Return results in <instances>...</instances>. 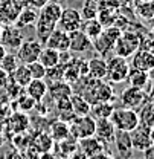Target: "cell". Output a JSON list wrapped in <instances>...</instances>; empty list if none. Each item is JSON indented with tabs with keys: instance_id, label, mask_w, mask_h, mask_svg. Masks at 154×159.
<instances>
[{
	"instance_id": "cell-1",
	"label": "cell",
	"mask_w": 154,
	"mask_h": 159,
	"mask_svg": "<svg viewBox=\"0 0 154 159\" xmlns=\"http://www.w3.org/2000/svg\"><path fill=\"white\" fill-rule=\"evenodd\" d=\"M63 6L58 2H47L43 8H40L38 19H37V37L38 41L44 46L49 34L58 26V20L61 17Z\"/></svg>"
},
{
	"instance_id": "cell-2",
	"label": "cell",
	"mask_w": 154,
	"mask_h": 159,
	"mask_svg": "<svg viewBox=\"0 0 154 159\" xmlns=\"http://www.w3.org/2000/svg\"><path fill=\"white\" fill-rule=\"evenodd\" d=\"M82 89L81 93L84 98L90 102V106L98 102H105V101H115V90L113 87L105 83L104 80H93L89 77H82Z\"/></svg>"
},
{
	"instance_id": "cell-3",
	"label": "cell",
	"mask_w": 154,
	"mask_h": 159,
	"mask_svg": "<svg viewBox=\"0 0 154 159\" xmlns=\"http://www.w3.org/2000/svg\"><path fill=\"white\" fill-rule=\"evenodd\" d=\"M139 48H140V35L134 31H131V29H125V31L121 32L119 39L116 40L113 51H115L116 55L128 58Z\"/></svg>"
},
{
	"instance_id": "cell-4",
	"label": "cell",
	"mask_w": 154,
	"mask_h": 159,
	"mask_svg": "<svg viewBox=\"0 0 154 159\" xmlns=\"http://www.w3.org/2000/svg\"><path fill=\"white\" fill-rule=\"evenodd\" d=\"M110 119L116 130L122 132H131L140 124L139 113L136 112V109H128V107H119V109L115 107Z\"/></svg>"
},
{
	"instance_id": "cell-5",
	"label": "cell",
	"mask_w": 154,
	"mask_h": 159,
	"mask_svg": "<svg viewBox=\"0 0 154 159\" xmlns=\"http://www.w3.org/2000/svg\"><path fill=\"white\" fill-rule=\"evenodd\" d=\"M130 67L131 66L127 61V58L119 57V55L110 57L107 60V77L105 78H108L110 83H115V84L124 83V81H127Z\"/></svg>"
},
{
	"instance_id": "cell-6",
	"label": "cell",
	"mask_w": 154,
	"mask_h": 159,
	"mask_svg": "<svg viewBox=\"0 0 154 159\" xmlns=\"http://www.w3.org/2000/svg\"><path fill=\"white\" fill-rule=\"evenodd\" d=\"M95 127H96V119L92 115L75 116V119L69 124L70 136L77 141L89 138V136H95Z\"/></svg>"
},
{
	"instance_id": "cell-7",
	"label": "cell",
	"mask_w": 154,
	"mask_h": 159,
	"mask_svg": "<svg viewBox=\"0 0 154 159\" xmlns=\"http://www.w3.org/2000/svg\"><path fill=\"white\" fill-rule=\"evenodd\" d=\"M41 49H43V44L37 39L23 40V43L17 49V57H19L20 63L28 64V63H32V61L38 60Z\"/></svg>"
},
{
	"instance_id": "cell-8",
	"label": "cell",
	"mask_w": 154,
	"mask_h": 159,
	"mask_svg": "<svg viewBox=\"0 0 154 159\" xmlns=\"http://www.w3.org/2000/svg\"><path fill=\"white\" fill-rule=\"evenodd\" d=\"M81 25H82V17H81L78 9L63 8V12H61V17L58 20L57 28L66 31V32H73L77 29H81Z\"/></svg>"
},
{
	"instance_id": "cell-9",
	"label": "cell",
	"mask_w": 154,
	"mask_h": 159,
	"mask_svg": "<svg viewBox=\"0 0 154 159\" xmlns=\"http://www.w3.org/2000/svg\"><path fill=\"white\" fill-rule=\"evenodd\" d=\"M147 99V93L143 89H139V87H133V86H128L122 90L121 93V102H122V107H128V109H137L140 107Z\"/></svg>"
},
{
	"instance_id": "cell-10",
	"label": "cell",
	"mask_w": 154,
	"mask_h": 159,
	"mask_svg": "<svg viewBox=\"0 0 154 159\" xmlns=\"http://www.w3.org/2000/svg\"><path fill=\"white\" fill-rule=\"evenodd\" d=\"M92 40L89 39L81 29L69 32V52L72 54H86L92 51Z\"/></svg>"
},
{
	"instance_id": "cell-11",
	"label": "cell",
	"mask_w": 154,
	"mask_h": 159,
	"mask_svg": "<svg viewBox=\"0 0 154 159\" xmlns=\"http://www.w3.org/2000/svg\"><path fill=\"white\" fill-rule=\"evenodd\" d=\"M130 66L133 69H139L143 72H153L154 70V54L147 51V49H137L131 55V63Z\"/></svg>"
},
{
	"instance_id": "cell-12",
	"label": "cell",
	"mask_w": 154,
	"mask_h": 159,
	"mask_svg": "<svg viewBox=\"0 0 154 159\" xmlns=\"http://www.w3.org/2000/svg\"><path fill=\"white\" fill-rule=\"evenodd\" d=\"M130 138L133 144V150H139V152H143L147 147L153 144V139L150 135V127L143 124H139L134 130L130 132Z\"/></svg>"
},
{
	"instance_id": "cell-13",
	"label": "cell",
	"mask_w": 154,
	"mask_h": 159,
	"mask_svg": "<svg viewBox=\"0 0 154 159\" xmlns=\"http://www.w3.org/2000/svg\"><path fill=\"white\" fill-rule=\"evenodd\" d=\"M0 43L6 49H19V46L23 43V35L15 25H6L2 29Z\"/></svg>"
},
{
	"instance_id": "cell-14",
	"label": "cell",
	"mask_w": 154,
	"mask_h": 159,
	"mask_svg": "<svg viewBox=\"0 0 154 159\" xmlns=\"http://www.w3.org/2000/svg\"><path fill=\"white\" fill-rule=\"evenodd\" d=\"M116 135V129L110 118L96 119V127H95V136L104 144H112Z\"/></svg>"
},
{
	"instance_id": "cell-15",
	"label": "cell",
	"mask_w": 154,
	"mask_h": 159,
	"mask_svg": "<svg viewBox=\"0 0 154 159\" xmlns=\"http://www.w3.org/2000/svg\"><path fill=\"white\" fill-rule=\"evenodd\" d=\"M44 46L52 48V49H55L58 52H66V51H69V32H66V31H63V29H59V28H55V29L49 34V37L46 40Z\"/></svg>"
},
{
	"instance_id": "cell-16",
	"label": "cell",
	"mask_w": 154,
	"mask_h": 159,
	"mask_svg": "<svg viewBox=\"0 0 154 159\" xmlns=\"http://www.w3.org/2000/svg\"><path fill=\"white\" fill-rule=\"evenodd\" d=\"M116 145V150L119 153L121 159H130L131 158V152H133V144L130 138V132H122V130H116L115 139H113Z\"/></svg>"
},
{
	"instance_id": "cell-17",
	"label": "cell",
	"mask_w": 154,
	"mask_h": 159,
	"mask_svg": "<svg viewBox=\"0 0 154 159\" xmlns=\"http://www.w3.org/2000/svg\"><path fill=\"white\" fill-rule=\"evenodd\" d=\"M87 77L93 80H105V77H107V60L101 55L87 60Z\"/></svg>"
},
{
	"instance_id": "cell-18",
	"label": "cell",
	"mask_w": 154,
	"mask_h": 159,
	"mask_svg": "<svg viewBox=\"0 0 154 159\" xmlns=\"http://www.w3.org/2000/svg\"><path fill=\"white\" fill-rule=\"evenodd\" d=\"M79 147H81V153L87 159H92L93 156L99 155L101 152H104V142H101L96 136H89V138L79 139L78 141Z\"/></svg>"
},
{
	"instance_id": "cell-19",
	"label": "cell",
	"mask_w": 154,
	"mask_h": 159,
	"mask_svg": "<svg viewBox=\"0 0 154 159\" xmlns=\"http://www.w3.org/2000/svg\"><path fill=\"white\" fill-rule=\"evenodd\" d=\"M47 93L54 101H57V99L70 97L73 93V87H72L70 83L61 80V81H55V83H49L47 84Z\"/></svg>"
},
{
	"instance_id": "cell-20",
	"label": "cell",
	"mask_w": 154,
	"mask_h": 159,
	"mask_svg": "<svg viewBox=\"0 0 154 159\" xmlns=\"http://www.w3.org/2000/svg\"><path fill=\"white\" fill-rule=\"evenodd\" d=\"M24 93L40 102L47 95V83L44 80H31L29 84L24 87Z\"/></svg>"
},
{
	"instance_id": "cell-21",
	"label": "cell",
	"mask_w": 154,
	"mask_h": 159,
	"mask_svg": "<svg viewBox=\"0 0 154 159\" xmlns=\"http://www.w3.org/2000/svg\"><path fill=\"white\" fill-rule=\"evenodd\" d=\"M37 19H38V9L24 5V6L20 9L19 16H17V19H15V26H17V28H24V26L35 25V23H37Z\"/></svg>"
},
{
	"instance_id": "cell-22",
	"label": "cell",
	"mask_w": 154,
	"mask_h": 159,
	"mask_svg": "<svg viewBox=\"0 0 154 159\" xmlns=\"http://www.w3.org/2000/svg\"><path fill=\"white\" fill-rule=\"evenodd\" d=\"M8 125L15 135H19V133H24L29 129L31 122H29V118L24 112H17L8 118Z\"/></svg>"
},
{
	"instance_id": "cell-23",
	"label": "cell",
	"mask_w": 154,
	"mask_h": 159,
	"mask_svg": "<svg viewBox=\"0 0 154 159\" xmlns=\"http://www.w3.org/2000/svg\"><path fill=\"white\" fill-rule=\"evenodd\" d=\"M70 102H72V110L77 116H84V115H90L92 106L87 99L84 98L81 93H72L70 95Z\"/></svg>"
},
{
	"instance_id": "cell-24",
	"label": "cell",
	"mask_w": 154,
	"mask_h": 159,
	"mask_svg": "<svg viewBox=\"0 0 154 159\" xmlns=\"http://www.w3.org/2000/svg\"><path fill=\"white\" fill-rule=\"evenodd\" d=\"M92 46H93V49L96 51L101 57H104V58H105V57H107V55H108V54L113 51L115 43L108 39L104 32H101L96 39L92 40Z\"/></svg>"
},
{
	"instance_id": "cell-25",
	"label": "cell",
	"mask_w": 154,
	"mask_h": 159,
	"mask_svg": "<svg viewBox=\"0 0 154 159\" xmlns=\"http://www.w3.org/2000/svg\"><path fill=\"white\" fill-rule=\"evenodd\" d=\"M127 81H128V84L133 86V87L145 89V87L148 86V83H150V74H148V72H143V70H139V69L130 67Z\"/></svg>"
},
{
	"instance_id": "cell-26",
	"label": "cell",
	"mask_w": 154,
	"mask_h": 159,
	"mask_svg": "<svg viewBox=\"0 0 154 159\" xmlns=\"http://www.w3.org/2000/svg\"><path fill=\"white\" fill-rule=\"evenodd\" d=\"M32 145L38 150L41 155H46L51 152V148L54 147V139L51 138L49 133L46 132H40L32 138Z\"/></svg>"
},
{
	"instance_id": "cell-27",
	"label": "cell",
	"mask_w": 154,
	"mask_h": 159,
	"mask_svg": "<svg viewBox=\"0 0 154 159\" xmlns=\"http://www.w3.org/2000/svg\"><path fill=\"white\" fill-rule=\"evenodd\" d=\"M51 138L54 139V142H59V141H64L70 136V130H69V124L58 119L55 121L52 125H51Z\"/></svg>"
},
{
	"instance_id": "cell-28",
	"label": "cell",
	"mask_w": 154,
	"mask_h": 159,
	"mask_svg": "<svg viewBox=\"0 0 154 159\" xmlns=\"http://www.w3.org/2000/svg\"><path fill=\"white\" fill-rule=\"evenodd\" d=\"M59 54H61V52H58V51L52 49V48L43 46V49H41V52H40L38 61L46 69H47V67H52V66H55V64L59 63Z\"/></svg>"
},
{
	"instance_id": "cell-29",
	"label": "cell",
	"mask_w": 154,
	"mask_h": 159,
	"mask_svg": "<svg viewBox=\"0 0 154 159\" xmlns=\"http://www.w3.org/2000/svg\"><path fill=\"white\" fill-rule=\"evenodd\" d=\"M102 29H104V26H102V23L96 19H89V20H82V25H81V31L89 37L90 40L96 39L98 35L102 32Z\"/></svg>"
},
{
	"instance_id": "cell-30",
	"label": "cell",
	"mask_w": 154,
	"mask_h": 159,
	"mask_svg": "<svg viewBox=\"0 0 154 159\" xmlns=\"http://www.w3.org/2000/svg\"><path fill=\"white\" fill-rule=\"evenodd\" d=\"M115 110V104L113 101H105V102H98L92 106V116L95 119H102V118H110L112 113Z\"/></svg>"
},
{
	"instance_id": "cell-31",
	"label": "cell",
	"mask_w": 154,
	"mask_h": 159,
	"mask_svg": "<svg viewBox=\"0 0 154 159\" xmlns=\"http://www.w3.org/2000/svg\"><path fill=\"white\" fill-rule=\"evenodd\" d=\"M134 14L142 20H150L154 17V5L151 0H139L134 5Z\"/></svg>"
},
{
	"instance_id": "cell-32",
	"label": "cell",
	"mask_w": 154,
	"mask_h": 159,
	"mask_svg": "<svg viewBox=\"0 0 154 159\" xmlns=\"http://www.w3.org/2000/svg\"><path fill=\"white\" fill-rule=\"evenodd\" d=\"M9 78L12 80L15 84H19V86H21L23 89L29 84V81L32 80V77H31V74H29V69H28V66L26 64H19L17 67H15V70L9 75Z\"/></svg>"
},
{
	"instance_id": "cell-33",
	"label": "cell",
	"mask_w": 154,
	"mask_h": 159,
	"mask_svg": "<svg viewBox=\"0 0 154 159\" xmlns=\"http://www.w3.org/2000/svg\"><path fill=\"white\" fill-rule=\"evenodd\" d=\"M142 110H140V113H139V121H140V124H143V125H147V127H153L154 125V102H143L142 106Z\"/></svg>"
},
{
	"instance_id": "cell-34",
	"label": "cell",
	"mask_w": 154,
	"mask_h": 159,
	"mask_svg": "<svg viewBox=\"0 0 154 159\" xmlns=\"http://www.w3.org/2000/svg\"><path fill=\"white\" fill-rule=\"evenodd\" d=\"M61 80H64V66H63V63H58L55 66L46 69L44 81L47 84L49 83H55V81H61Z\"/></svg>"
},
{
	"instance_id": "cell-35",
	"label": "cell",
	"mask_w": 154,
	"mask_h": 159,
	"mask_svg": "<svg viewBox=\"0 0 154 159\" xmlns=\"http://www.w3.org/2000/svg\"><path fill=\"white\" fill-rule=\"evenodd\" d=\"M79 14H81L82 20L96 19L98 17V0H84Z\"/></svg>"
},
{
	"instance_id": "cell-36",
	"label": "cell",
	"mask_w": 154,
	"mask_h": 159,
	"mask_svg": "<svg viewBox=\"0 0 154 159\" xmlns=\"http://www.w3.org/2000/svg\"><path fill=\"white\" fill-rule=\"evenodd\" d=\"M19 64H20V60L15 54H9V52H6V54L3 55V58L0 60V67H2L5 72H8L9 75L15 70V67H17Z\"/></svg>"
},
{
	"instance_id": "cell-37",
	"label": "cell",
	"mask_w": 154,
	"mask_h": 159,
	"mask_svg": "<svg viewBox=\"0 0 154 159\" xmlns=\"http://www.w3.org/2000/svg\"><path fill=\"white\" fill-rule=\"evenodd\" d=\"M26 66H28V69H29V74H31L32 80H44L46 67L40 63L38 60H37V61H32V63H28Z\"/></svg>"
},
{
	"instance_id": "cell-38",
	"label": "cell",
	"mask_w": 154,
	"mask_h": 159,
	"mask_svg": "<svg viewBox=\"0 0 154 159\" xmlns=\"http://www.w3.org/2000/svg\"><path fill=\"white\" fill-rule=\"evenodd\" d=\"M35 106H37V101L32 99L31 97H28V95L19 97V107L21 112H29V110H32Z\"/></svg>"
},
{
	"instance_id": "cell-39",
	"label": "cell",
	"mask_w": 154,
	"mask_h": 159,
	"mask_svg": "<svg viewBox=\"0 0 154 159\" xmlns=\"http://www.w3.org/2000/svg\"><path fill=\"white\" fill-rule=\"evenodd\" d=\"M55 107L59 113H64V112H73L72 110V102H70V97L67 98H61L55 101Z\"/></svg>"
},
{
	"instance_id": "cell-40",
	"label": "cell",
	"mask_w": 154,
	"mask_h": 159,
	"mask_svg": "<svg viewBox=\"0 0 154 159\" xmlns=\"http://www.w3.org/2000/svg\"><path fill=\"white\" fill-rule=\"evenodd\" d=\"M47 2H49V0H24V5H28V6H31V8H35V9H40V8H43Z\"/></svg>"
},
{
	"instance_id": "cell-41",
	"label": "cell",
	"mask_w": 154,
	"mask_h": 159,
	"mask_svg": "<svg viewBox=\"0 0 154 159\" xmlns=\"http://www.w3.org/2000/svg\"><path fill=\"white\" fill-rule=\"evenodd\" d=\"M8 83H9V74L5 72V70L0 67V89H5Z\"/></svg>"
},
{
	"instance_id": "cell-42",
	"label": "cell",
	"mask_w": 154,
	"mask_h": 159,
	"mask_svg": "<svg viewBox=\"0 0 154 159\" xmlns=\"http://www.w3.org/2000/svg\"><path fill=\"white\" fill-rule=\"evenodd\" d=\"M5 159H24V156L20 153L17 148H12V150H9V152L5 155Z\"/></svg>"
},
{
	"instance_id": "cell-43",
	"label": "cell",
	"mask_w": 154,
	"mask_h": 159,
	"mask_svg": "<svg viewBox=\"0 0 154 159\" xmlns=\"http://www.w3.org/2000/svg\"><path fill=\"white\" fill-rule=\"evenodd\" d=\"M143 159H154V142L143 150Z\"/></svg>"
},
{
	"instance_id": "cell-44",
	"label": "cell",
	"mask_w": 154,
	"mask_h": 159,
	"mask_svg": "<svg viewBox=\"0 0 154 159\" xmlns=\"http://www.w3.org/2000/svg\"><path fill=\"white\" fill-rule=\"evenodd\" d=\"M92 159H113V156H110V155H107L105 152H101L99 155H96V156H93Z\"/></svg>"
},
{
	"instance_id": "cell-45",
	"label": "cell",
	"mask_w": 154,
	"mask_h": 159,
	"mask_svg": "<svg viewBox=\"0 0 154 159\" xmlns=\"http://www.w3.org/2000/svg\"><path fill=\"white\" fill-rule=\"evenodd\" d=\"M137 2H139V0H119L121 5H128V6H133V8H134V5Z\"/></svg>"
},
{
	"instance_id": "cell-46",
	"label": "cell",
	"mask_w": 154,
	"mask_h": 159,
	"mask_svg": "<svg viewBox=\"0 0 154 159\" xmlns=\"http://www.w3.org/2000/svg\"><path fill=\"white\" fill-rule=\"evenodd\" d=\"M6 52H8V49H6V48H5V46H3V44L0 43V60L3 58V55H5Z\"/></svg>"
},
{
	"instance_id": "cell-47",
	"label": "cell",
	"mask_w": 154,
	"mask_h": 159,
	"mask_svg": "<svg viewBox=\"0 0 154 159\" xmlns=\"http://www.w3.org/2000/svg\"><path fill=\"white\" fill-rule=\"evenodd\" d=\"M150 135H151V139H153V142H154V125L150 127Z\"/></svg>"
},
{
	"instance_id": "cell-48",
	"label": "cell",
	"mask_w": 154,
	"mask_h": 159,
	"mask_svg": "<svg viewBox=\"0 0 154 159\" xmlns=\"http://www.w3.org/2000/svg\"><path fill=\"white\" fill-rule=\"evenodd\" d=\"M150 21H151V34L154 35V17H153L151 20H150Z\"/></svg>"
},
{
	"instance_id": "cell-49",
	"label": "cell",
	"mask_w": 154,
	"mask_h": 159,
	"mask_svg": "<svg viewBox=\"0 0 154 159\" xmlns=\"http://www.w3.org/2000/svg\"><path fill=\"white\" fill-rule=\"evenodd\" d=\"M2 29H3V26H2V23H0V35H2Z\"/></svg>"
},
{
	"instance_id": "cell-50",
	"label": "cell",
	"mask_w": 154,
	"mask_h": 159,
	"mask_svg": "<svg viewBox=\"0 0 154 159\" xmlns=\"http://www.w3.org/2000/svg\"><path fill=\"white\" fill-rule=\"evenodd\" d=\"M19 2H24V0H19Z\"/></svg>"
},
{
	"instance_id": "cell-51",
	"label": "cell",
	"mask_w": 154,
	"mask_h": 159,
	"mask_svg": "<svg viewBox=\"0 0 154 159\" xmlns=\"http://www.w3.org/2000/svg\"><path fill=\"white\" fill-rule=\"evenodd\" d=\"M151 2H153V5H154V0H151Z\"/></svg>"
},
{
	"instance_id": "cell-52",
	"label": "cell",
	"mask_w": 154,
	"mask_h": 159,
	"mask_svg": "<svg viewBox=\"0 0 154 159\" xmlns=\"http://www.w3.org/2000/svg\"><path fill=\"white\" fill-rule=\"evenodd\" d=\"M82 2H84V0H82Z\"/></svg>"
},
{
	"instance_id": "cell-53",
	"label": "cell",
	"mask_w": 154,
	"mask_h": 159,
	"mask_svg": "<svg viewBox=\"0 0 154 159\" xmlns=\"http://www.w3.org/2000/svg\"><path fill=\"white\" fill-rule=\"evenodd\" d=\"M130 159H131V158H130Z\"/></svg>"
}]
</instances>
